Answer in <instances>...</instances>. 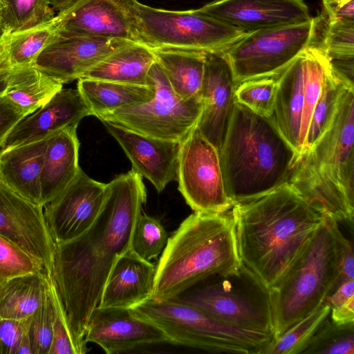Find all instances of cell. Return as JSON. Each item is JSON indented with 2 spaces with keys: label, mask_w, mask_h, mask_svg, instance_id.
I'll use <instances>...</instances> for the list:
<instances>
[{
  "label": "cell",
  "mask_w": 354,
  "mask_h": 354,
  "mask_svg": "<svg viewBox=\"0 0 354 354\" xmlns=\"http://www.w3.org/2000/svg\"><path fill=\"white\" fill-rule=\"evenodd\" d=\"M127 40L55 34L38 55L35 66L61 84L79 80Z\"/></svg>",
  "instance_id": "2e32d148"
},
{
  "label": "cell",
  "mask_w": 354,
  "mask_h": 354,
  "mask_svg": "<svg viewBox=\"0 0 354 354\" xmlns=\"http://www.w3.org/2000/svg\"><path fill=\"white\" fill-rule=\"evenodd\" d=\"M129 309L160 328L169 342L209 352L262 354L272 339L266 333L220 323L175 298H149Z\"/></svg>",
  "instance_id": "52a82bcc"
},
{
  "label": "cell",
  "mask_w": 354,
  "mask_h": 354,
  "mask_svg": "<svg viewBox=\"0 0 354 354\" xmlns=\"http://www.w3.org/2000/svg\"><path fill=\"white\" fill-rule=\"evenodd\" d=\"M106 184L80 169L74 180L44 206V213L55 243L74 239L95 222L106 198Z\"/></svg>",
  "instance_id": "9a60e30c"
},
{
  "label": "cell",
  "mask_w": 354,
  "mask_h": 354,
  "mask_svg": "<svg viewBox=\"0 0 354 354\" xmlns=\"http://www.w3.org/2000/svg\"><path fill=\"white\" fill-rule=\"evenodd\" d=\"M330 306L325 301L277 339H272L262 354L302 353L323 322L329 316Z\"/></svg>",
  "instance_id": "e575fe53"
},
{
  "label": "cell",
  "mask_w": 354,
  "mask_h": 354,
  "mask_svg": "<svg viewBox=\"0 0 354 354\" xmlns=\"http://www.w3.org/2000/svg\"><path fill=\"white\" fill-rule=\"evenodd\" d=\"M46 272L14 278L0 286V318L23 319L30 317L48 292Z\"/></svg>",
  "instance_id": "4dcf8cb0"
},
{
  "label": "cell",
  "mask_w": 354,
  "mask_h": 354,
  "mask_svg": "<svg viewBox=\"0 0 354 354\" xmlns=\"http://www.w3.org/2000/svg\"><path fill=\"white\" fill-rule=\"evenodd\" d=\"M318 18L298 24L248 32L223 53L235 85L259 77L278 75L311 45Z\"/></svg>",
  "instance_id": "8fae6325"
},
{
  "label": "cell",
  "mask_w": 354,
  "mask_h": 354,
  "mask_svg": "<svg viewBox=\"0 0 354 354\" xmlns=\"http://www.w3.org/2000/svg\"><path fill=\"white\" fill-rule=\"evenodd\" d=\"M91 111L77 89L62 88L46 104L26 116L1 145L6 149L46 138L62 128L79 124Z\"/></svg>",
  "instance_id": "44dd1931"
},
{
  "label": "cell",
  "mask_w": 354,
  "mask_h": 354,
  "mask_svg": "<svg viewBox=\"0 0 354 354\" xmlns=\"http://www.w3.org/2000/svg\"><path fill=\"white\" fill-rule=\"evenodd\" d=\"M339 277L335 239L330 219L325 216L280 283L270 292L274 320L272 339L319 308L337 288Z\"/></svg>",
  "instance_id": "8992f818"
},
{
  "label": "cell",
  "mask_w": 354,
  "mask_h": 354,
  "mask_svg": "<svg viewBox=\"0 0 354 354\" xmlns=\"http://www.w3.org/2000/svg\"><path fill=\"white\" fill-rule=\"evenodd\" d=\"M77 89L97 118L147 102L155 93L150 84L141 86L86 78L78 80Z\"/></svg>",
  "instance_id": "83f0119b"
},
{
  "label": "cell",
  "mask_w": 354,
  "mask_h": 354,
  "mask_svg": "<svg viewBox=\"0 0 354 354\" xmlns=\"http://www.w3.org/2000/svg\"><path fill=\"white\" fill-rule=\"evenodd\" d=\"M198 10L246 32L312 18L303 0H216Z\"/></svg>",
  "instance_id": "ac0fdd59"
},
{
  "label": "cell",
  "mask_w": 354,
  "mask_h": 354,
  "mask_svg": "<svg viewBox=\"0 0 354 354\" xmlns=\"http://www.w3.org/2000/svg\"><path fill=\"white\" fill-rule=\"evenodd\" d=\"M328 20L354 21V0L339 5L328 0H323Z\"/></svg>",
  "instance_id": "f6af8a7d"
},
{
  "label": "cell",
  "mask_w": 354,
  "mask_h": 354,
  "mask_svg": "<svg viewBox=\"0 0 354 354\" xmlns=\"http://www.w3.org/2000/svg\"><path fill=\"white\" fill-rule=\"evenodd\" d=\"M48 284L55 309L48 354H82L73 338L66 311L51 277H49Z\"/></svg>",
  "instance_id": "ab89813d"
},
{
  "label": "cell",
  "mask_w": 354,
  "mask_h": 354,
  "mask_svg": "<svg viewBox=\"0 0 354 354\" xmlns=\"http://www.w3.org/2000/svg\"><path fill=\"white\" fill-rule=\"evenodd\" d=\"M26 116L23 110L0 97V147L15 126Z\"/></svg>",
  "instance_id": "ee69618b"
},
{
  "label": "cell",
  "mask_w": 354,
  "mask_h": 354,
  "mask_svg": "<svg viewBox=\"0 0 354 354\" xmlns=\"http://www.w3.org/2000/svg\"><path fill=\"white\" fill-rule=\"evenodd\" d=\"M17 354H32L28 331L21 340Z\"/></svg>",
  "instance_id": "c3c4849f"
},
{
  "label": "cell",
  "mask_w": 354,
  "mask_h": 354,
  "mask_svg": "<svg viewBox=\"0 0 354 354\" xmlns=\"http://www.w3.org/2000/svg\"><path fill=\"white\" fill-rule=\"evenodd\" d=\"M132 163V169L149 180L158 192L176 180L180 142L147 136L101 120Z\"/></svg>",
  "instance_id": "ffe728a7"
},
{
  "label": "cell",
  "mask_w": 354,
  "mask_h": 354,
  "mask_svg": "<svg viewBox=\"0 0 354 354\" xmlns=\"http://www.w3.org/2000/svg\"><path fill=\"white\" fill-rule=\"evenodd\" d=\"M0 33L35 28L50 22L55 12L48 0H0Z\"/></svg>",
  "instance_id": "d6a6232c"
},
{
  "label": "cell",
  "mask_w": 354,
  "mask_h": 354,
  "mask_svg": "<svg viewBox=\"0 0 354 354\" xmlns=\"http://www.w3.org/2000/svg\"><path fill=\"white\" fill-rule=\"evenodd\" d=\"M173 91L181 99L201 97L206 53L153 49Z\"/></svg>",
  "instance_id": "f1b7e54d"
},
{
  "label": "cell",
  "mask_w": 354,
  "mask_h": 354,
  "mask_svg": "<svg viewBox=\"0 0 354 354\" xmlns=\"http://www.w3.org/2000/svg\"><path fill=\"white\" fill-rule=\"evenodd\" d=\"M148 84L155 91L151 100L97 118L154 138L181 142L197 124L203 106L202 97H179L156 60L149 71Z\"/></svg>",
  "instance_id": "30bf717a"
},
{
  "label": "cell",
  "mask_w": 354,
  "mask_h": 354,
  "mask_svg": "<svg viewBox=\"0 0 354 354\" xmlns=\"http://www.w3.org/2000/svg\"><path fill=\"white\" fill-rule=\"evenodd\" d=\"M353 86L346 81L335 71L332 64L330 65L322 93L313 111L303 152L310 148L323 135L334 118L343 93L346 89L354 88Z\"/></svg>",
  "instance_id": "1f68e13d"
},
{
  "label": "cell",
  "mask_w": 354,
  "mask_h": 354,
  "mask_svg": "<svg viewBox=\"0 0 354 354\" xmlns=\"http://www.w3.org/2000/svg\"><path fill=\"white\" fill-rule=\"evenodd\" d=\"M216 280L190 288L176 299L223 324L274 337V320L270 291L243 265L241 272L216 275Z\"/></svg>",
  "instance_id": "ba28073f"
},
{
  "label": "cell",
  "mask_w": 354,
  "mask_h": 354,
  "mask_svg": "<svg viewBox=\"0 0 354 354\" xmlns=\"http://www.w3.org/2000/svg\"><path fill=\"white\" fill-rule=\"evenodd\" d=\"M29 323L30 317L23 319L0 318V354H17Z\"/></svg>",
  "instance_id": "b9f144b4"
},
{
  "label": "cell",
  "mask_w": 354,
  "mask_h": 354,
  "mask_svg": "<svg viewBox=\"0 0 354 354\" xmlns=\"http://www.w3.org/2000/svg\"><path fill=\"white\" fill-rule=\"evenodd\" d=\"M353 354L354 323L339 324L328 316L302 354Z\"/></svg>",
  "instance_id": "d590c367"
},
{
  "label": "cell",
  "mask_w": 354,
  "mask_h": 354,
  "mask_svg": "<svg viewBox=\"0 0 354 354\" xmlns=\"http://www.w3.org/2000/svg\"><path fill=\"white\" fill-rule=\"evenodd\" d=\"M241 266L231 212H194L168 238L151 298H174L213 276L239 274Z\"/></svg>",
  "instance_id": "277c9868"
},
{
  "label": "cell",
  "mask_w": 354,
  "mask_h": 354,
  "mask_svg": "<svg viewBox=\"0 0 354 354\" xmlns=\"http://www.w3.org/2000/svg\"><path fill=\"white\" fill-rule=\"evenodd\" d=\"M138 0H75L53 19L55 34L93 37L138 43Z\"/></svg>",
  "instance_id": "4fadbf2b"
},
{
  "label": "cell",
  "mask_w": 354,
  "mask_h": 354,
  "mask_svg": "<svg viewBox=\"0 0 354 354\" xmlns=\"http://www.w3.org/2000/svg\"><path fill=\"white\" fill-rule=\"evenodd\" d=\"M77 125L66 126L48 139L39 178L44 206L62 193L81 169Z\"/></svg>",
  "instance_id": "d4e9b609"
},
{
  "label": "cell",
  "mask_w": 354,
  "mask_h": 354,
  "mask_svg": "<svg viewBox=\"0 0 354 354\" xmlns=\"http://www.w3.org/2000/svg\"><path fill=\"white\" fill-rule=\"evenodd\" d=\"M50 136L0 150V183L42 207L39 178Z\"/></svg>",
  "instance_id": "cb8c5ba5"
},
{
  "label": "cell",
  "mask_w": 354,
  "mask_h": 354,
  "mask_svg": "<svg viewBox=\"0 0 354 354\" xmlns=\"http://www.w3.org/2000/svg\"><path fill=\"white\" fill-rule=\"evenodd\" d=\"M354 297V279L342 281L326 299L330 308L337 307Z\"/></svg>",
  "instance_id": "bcb514c9"
},
{
  "label": "cell",
  "mask_w": 354,
  "mask_h": 354,
  "mask_svg": "<svg viewBox=\"0 0 354 354\" xmlns=\"http://www.w3.org/2000/svg\"><path fill=\"white\" fill-rule=\"evenodd\" d=\"M322 48L333 68L353 84L354 21L328 20Z\"/></svg>",
  "instance_id": "836d02e7"
},
{
  "label": "cell",
  "mask_w": 354,
  "mask_h": 354,
  "mask_svg": "<svg viewBox=\"0 0 354 354\" xmlns=\"http://www.w3.org/2000/svg\"><path fill=\"white\" fill-rule=\"evenodd\" d=\"M1 12H2V5L0 1V26H1Z\"/></svg>",
  "instance_id": "f5cc1de1"
},
{
  "label": "cell",
  "mask_w": 354,
  "mask_h": 354,
  "mask_svg": "<svg viewBox=\"0 0 354 354\" xmlns=\"http://www.w3.org/2000/svg\"><path fill=\"white\" fill-rule=\"evenodd\" d=\"M304 51L277 75V91L273 112L277 125L297 151L298 158L304 150L301 136L305 105Z\"/></svg>",
  "instance_id": "603a6c76"
},
{
  "label": "cell",
  "mask_w": 354,
  "mask_h": 354,
  "mask_svg": "<svg viewBox=\"0 0 354 354\" xmlns=\"http://www.w3.org/2000/svg\"><path fill=\"white\" fill-rule=\"evenodd\" d=\"M354 88L343 93L330 125L297 159L288 182L324 216L353 226Z\"/></svg>",
  "instance_id": "5b68a950"
},
{
  "label": "cell",
  "mask_w": 354,
  "mask_h": 354,
  "mask_svg": "<svg viewBox=\"0 0 354 354\" xmlns=\"http://www.w3.org/2000/svg\"><path fill=\"white\" fill-rule=\"evenodd\" d=\"M235 83L223 53H206L201 87L203 110L196 127L219 152L236 104Z\"/></svg>",
  "instance_id": "e0dca14e"
},
{
  "label": "cell",
  "mask_w": 354,
  "mask_h": 354,
  "mask_svg": "<svg viewBox=\"0 0 354 354\" xmlns=\"http://www.w3.org/2000/svg\"><path fill=\"white\" fill-rule=\"evenodd\" d=\"M55 35L53 20L24 30L0 33V82L12 70L35 65Z\"/></svg>",
  "instance_id": "f546056e"
},
{
  "label": "cell",
  "mask_w": 354,
  "mask_h": 354,
  "mask_svg": "<svg viewBox=\"0 0 354 354\" xmlns=\"http://www.w3.org/2000/svg\"><path fill=\"white\" fill-rule=\"evenodd\" d=\"M277 91V75L245 80L237 84L234 89L236 102L257 114L273 115Z\"/></svg>",
  "instance_id": "8d00e7d4"
},
{
  "label": "cell",
  "mask_w": 354,
  "mask_h": 354,
  "mask_svg": "<svg viewBox=\"0 0 354 354\" xmlns=\"http://www.w3.org/2000/svg\"><path fill=\"white\" fill-rule=\"evenodd\" d=\"M147 201L142 177L134 169L106 184L95 222L80 236L55 243L51 277L67 313L73 338L87 353L84 335L117 258L131 248L136 224Z\"/></svg>",
  "instance_id": "6da1fadb"
},
{
  "label": "cell",
  "mask_w": 354,
  "mask_h": 354,
  "mask_svg": "<svg viewBox=\"0 0 354 354\" xmlns=\"http://www.w3.org/2000/svg\"><path fill=\"white\" fill-rule=\"evenodd\" d=\"M330 318L339 324L354 323V297L342 305L330 308Z\"/></svg>",
  "instance_id": "7dc6e473"
},
{
  "label": "cell",
  "mask_w": 354,
  "mask_h": 354,
  "mask_svg": "<svg viewBox=\"0 0 354 354\" xmlns=\"http://www.w3.org/2000/svg\"><path fill=\"white\" fill-rule=\"evenodd\" d=\"M176 180L195 212L224 213L233 206L225 189L219 153L196 126L180 142Z\"/></svg>",
  "instance_id": "7c38bea8"
},
{
  "label": "cell",
  "mask_w": 354,
  "mask_h": 354,
  "mask_svg": "<svg viewBox=\"0 0 354 354\" xmlns=\"http://www.w3.org/2000/svg\"><path fill=\"white\" fill-rule=\"evenodd\" d=\"M41 272L46 270L39 260L0 235V286L16 277Z\"/></svg>",
  "instance_id": "f35d334b"
},
{
  "label": "cell",
  "mask_w": 354,
  "mask_h": 354,
  "mask_svg": "<svg viewBox=\"0 0 354 354\" xmlns=\"http://www.w3.org/2000/svg\"><path fill=\"white\" fill-rule=\"evenodd\" d=\"M55 309L49 291L41 306L30 317L28 334L32 354H48L53 337Z\"/></svg>",
  "instance_id": "60d3db41"
},
{
  "label": "cell",
  "mask_w": 354,
  "mask_h": 354,
  "mask_svg": "<svg viewBox=\"0 0 354 354\" xmlns=\"http://www.w3.org/2000/svg\"><path fill=\"white\" fill-rule=\"evenodd\" d=\"M3 82L0 97L14 104L27 115L46 104L63 86L35 65L7 73Z\"/></svg>",
  "instance_id": "4316f807"
},
{
  "label": "cell",
  "mask_w": 354,
  "mask_h": 354,
  "mask_svg": "<svg viewBox=\"0 0 354 354\" xmlns=\"http://www.w3.org/2000/svg\"><path fill=\"white\" fill-rule=\"evenodd\" d=\"M329 218V217H328ZM339 257V277L337 286L344 281L354 279V258L353 243L340 231L338 223L329 218Z\"/></svg>",
  "instance_id": "7bdbcfd3"
},
{
  "label": "cell",
  "mask_w": 354,
  "mask_h": 354,
  "mask_svg": "<svg viewBox=\"0 0 354 354\" xmlns=\"http://www.w3.org/2000/svg\"><path fill=\"white\" fill-rule=\"evenodd\" d=\"M168 238L159 220L141 212L133 230L131 248L140 257L150 261L162 252Z\"/></svg>",
  "instance_id": "74e56055"
},
{
  "label": "cell",
  "mask_w": 354,
  "mask_h": 354,
  "mask_svg": "<svg viewBox=\"0 0 354 354\" xmlns=\"http://www.w3.org/2000/svg\"><path fill=\"white\" fill-rule=\"evenodd\" d=\"M155 275L156 266L131 248L117 258L97 307L130 308L151 298Z\"/></svg>",
  "instance_id": "7402d4cb"
},
{
  "label": "cell",
  "mask_w": 354,
  "mask_h": 354,
  "mask_svg": "<svg viewBox=\"0 0 354 354\" xmlns=\"http://www.w3.org/2000/svg\"><path fill=\"white\" fill-rule=\"evenodd\" d=\"M156 60L153 49L129 42L104 58L82 78L148 86V73Z\"/></svg>",
  "instance_id": "484cf974"
},
{
  "label": "cell",
  "mask_w": 354,
  "mask_h": 354,
  "mask_svg": "<svg viewBox=\"0 0 354 354\" xmlns=\"http://www.w3.org/2000/svg\"><path fill=\"white\" fill-rule=\"evenodd\" d=\"M3 86H4V82H0V95L3 91Z\"/></svg>",
  "instance_id": "816d5d0a"
},
{
  "label": "cell",
  "mask_w": 354,
  "mask_h": 354,
  "mask_svg": "<svg viewBox=\"0 0 354 354\" xmlns=\"http://www.w3.org/2000/svg\"><path fill=\"white\" fill-rule=\"evenodd\" d=\"M0 235L39 260L51 277L55 242L44 207L36 205L0 183Z\"/></svg>",
  "instance_id": "5bb4252c"
},
{
  "label": "cell",
  "mask_w": 354,
  "mask_h": 354,
  "mask_svg": "<svg viewBox=\"0 0 354 354\" xmlns=\"http://www.w3.org/2000/svg\"><path fill=\"white\" fill-rule=\"evenodd\" d=\"M138 43L151 49L223 53L248 32L201 12L136 3Z\"/></svg>",
  "instance_id": "9c48e42d"
},
{
  "label": "cell",
  "mask_w": 354,
  "mask_h": 354,
  "mask_svg": "<svg viewBox=\"0 0 354 354\" xmlns=\"http://www.w3.org/2000/svg\"><path fill=\"white\" fill-rule=\"evenodd\" d=\"M84 342L95 343L111 354L169 340L156 326L133 315L129 308L97 306L88 319Z\"/></svg>",
  "instance_id": "d6986e66"
},
{
  "label": "cell",
  "mask_w": 354,
  "mask_h": 354,
  "mask_svg": "<svg viewBox=\"0 0 354 354\" xmlns=\"http://www.w3.org/2000/svg\"><path fill=\"white\" fill-rule=\"evenodd\" d=\"M218 153L233 205L288 183L298 159L273 115L257 114L237 102Z\"/></svg>",
  "instance_id": "3957f363"
},
{
  "label": "cell",
  "mask_w": 354,
  "mask_h": 354,
  "mask_svg": "<svg viewBox=\"0 0 354 354\" xmlns=\"http://www.w3.org/2000/svg\"><path fill=\"white\" fill-rule=\"evenodd\" d=\"M332 3H336V4H339V5H342V4H344V3H346L351 0H328Z\"/></svg>",
  "instance_id": "f907efd6"
},
{
  "label": "cell",
  "mask_w": 354,
  "mask_h": 354,
  "mask_svg": "<svg viewBox=\"0 0 354 354\" xmlns=\"http://www.w3.org/2000/svg\"><path fill=\"white\" fill-rule=\"evenodd\" d=\"M75 0H48L53 9L59 11L66 8Z\"/></svg>",
  "instance_id": "681fc988"
},
{
  "label": "cell",
  "mask_w": 354,
  "mask_h": 354,
  "mask_svg": "<svg viewBox=\"0 0 354 354\" xmlns=\"http://www.w3.org/2000/svg\"><path fill=\"white\" fill-rule=\"evenodd\" d=\"M242 265L270 292L276 288L324 223V214L292 185L234 204Z\"/></svg>",
  "instance_id": "7a4b0ae2"
}]
</instances>
